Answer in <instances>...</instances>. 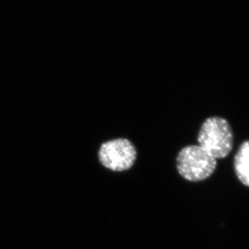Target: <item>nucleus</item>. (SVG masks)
Here are the masks:
<instances>
[{
	"instance_id": "obj_1",
	"label": "nucleus",
	"mask_w": 249,
	"mask_h": 249,
	"mask_svg": "<svg viewBox=\"0 0 249 249\" xmlns=\"http://www.w3.org/2000/svg\"><path fill=\"white\" fill-rule=\"evenodd\" d=\"M197 141L199 146L208 151L216 160L225 158L232 151V129L224 118H207L200 129Z\"/></svg>"
},
{
	"instance_id": "obj_2",
	"label": "nucleus",
	"mask_w": 249,
	"mask_h": 249,
	"mask_svg": "<svg viewBox=\"0 0 249 249\" xmlns=\"http://www.w3.org/2000/svg\"><path fill=\"white\" fill-rule=\"evenodd\" d=\"M217 160L199 145L187 146L178 153L177 169L185 180L199 182L215 171Z\"/></svg>"
},
{
	"instance_id": "obj_3",
	"label": "nucleus",
	"mask_w": 249,
	"mask_h": 249,
	"mask_svg": "<svg viewBox=\"0 0 249 249\" xmlns=\"http://www.w3.org/2000/svg\"><path fill=\"white\" fill-rule=\"evenodd\" d=\"M99 163L114 173L130 170L138 158L137 149L129 139L124 138L104 142L99 147Z\"/></svg>"
},
{
	"instance_id": "obj_4",
	"label": "nucleus",
	"mask_w": 249,
	"mask_h": 249,
	"mask_svg": "<svg viewBox=\"0 0 249 249\" xmlns=\"http://www.w3.org/2000/svg\"><path fill=\"white\" fill-rule=\"evenodd\" d=\"M235 174L238 179L249 187V141L241 144L234 161Z\"/></svg>"
}]
</instances>
